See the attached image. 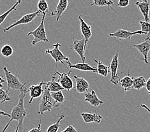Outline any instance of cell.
Segmentation results:
<instances>
[{
    "instance_id": "obj_1",
    "label": "cell",
    "mask_w": 150,
    "mask_h": 132,
    "mask_svg": "<svg viewBox=\"0 0 150 132\" xmlns=\"http://www.w3.org/2000/svg\"><path fill=\"white\" fill-rule=\"evenodd\" d=\"M28 92H29V90H28L26 87L24 88V90L21 91V94L19 96V101L17 104L13 108L11 114H10V120L6 125L5 126L3 130L1 132H5V131L7 130V128H8L9 125L10 124V123L12 121L16 120L18 121V124L17 125V128L18 129V132H24V119L26 116V111L24 108V98L26 97V95Z\"/></svg>"
},
{
    "instance_id": "obj_2",
    "label": "cell",
    "mask_w": 150,
    "mask_h": 132,
    "mask_svg": "<svg viewBox=\"0 0 150 132\" xmlns=\"http://www.w3.org/2000/svg\"><path fill=\"white\" fill-rule=\"evenodd\" d=\"M46 16V13H44L42 15V20L39 24V26L35 30L29 32L28 33V36H33V40L31 42L33 45H36L40 42H49V40L47 38L46 35V31L44 25L45 18Z\"/></svg>"
},
{
    "instance_id": "obj_3",
    "label": "cell",
    "mask_w": 150,
    "mask_h": 132,
    "mask_svg": "<svg viewBox=\"0 0 150 132\" xmlns=\"http://www.w3.org/2000/svg\"><path fill=\"white\" fill-rule=\"evenodd\" d=\"M3 71H4L5 78H6V82L7 83V86H8V89H7V91L12 89L13 90H18L20 92L24 90V88L26 87V85L28 83H22L19 80L18 77L17 75H14L12 74L10 71H9L7 69V67H3Z\"/></svg>"
},
{
    "instance_id": "obj_4",
    "label": "cell",
    "mask_w": 150,
    "mask_h": 132,
    "mask_svg": "<svg viewBox=\"0 0 150 132\" xmlns=\"http://www.w3.org/2000/svg\"><path fill=\"white\" fill-rule=\"evenodd\" d=\"M55 103L54 100L52 98L48 89L45 87L44 93L39 103V109L38 110V115H43L45 112H51L53 108H54Z\"/></svg>"
},
{
    "instance_id": "obj_5",
    "label": "cell",
    "mask_w": 150,
    "mask_h": 132,
    "mask_svg": "<svg viewBox=\"0 0 150 132\" xmlns=\"http://www.w3.org/2000/svg\"><path fill=\"white\" fill-rule=\"evenodd\" d=\"M61 46V44L59 43H56L53 45L54 48L52 49H47L45 50V53L49 54L51 56V57L55 60L56 62V67H57L58 64L59 62L62 63L64 66L67 67L65 64L63 62V61L68 62L69 61V58L67 56L65 55L62 52V51L59 50V46Z\"/></svg>"
},
{
    "instance_id": "obj_6",
    "label": "cell",
    "mask_w": 150,
    "mask_h": 132,
    "mask_svg": "<svg viewBox=\"0 0 150 132\" xmlns=\"http://www.w3.org/2000/svg\"><path fill=\"white\" fill-rule=\"evenodd\" d=\"M119 66V53H116L112 57L111 62L110 64V81L114 85H117L120 83V76L123 73H118Z\"/></svg>"
},
{
    "instance_id": "obj_7",
    "label": "cell",
    "mask_w": 150,
    "mask_h": 132,
    "mask_svg": "<svg viewBox=\"0 0 150 132\" xmlns=\"http://www.w3.org/2000/svg\"><path fill=\"white\" fill-rule=\"evenodd\" d=\"M40 12L39 11L26 14V15H24V16L21 17L20 19L17 20L16 21H14L13 23L10 25V26H9L8 27L4 28V29H3V31H4V33H6L7 31H10V29H12V28L14 27L19 26V25H22V24H27L33 22L35 18L40 15Z\"/></svg>"
},
{
    "instance_id": "obj_8",
    "label": "cell",
    "mask_w": 150,
    "mask_h": 132,
    "mask_svg": "<svg viewBox=\"0 0 150 132\" xmlns=\"http://www.w3.org/2000/svg\"><path fill=\"white\" fill-rule=\"evenodd\" d=\"M71 73V71H70L69 73H59L58 71H56L54 74L58 75V78L57 81L60 84L61 86L63 87L64 90L67 91H70L72 89H74V83L70 77V74Z\"/></svg>"
},
{
    "instance_id": "obj_9",
    "label": "cell",
    "mask_w": 150,
    "mask_h": 132,
    "mask_svg": "<svg viewBox=\"0 0 150 132\" xmlns=\"http://www.w3.org/2000/svg\"><path fill=\"white\" fill-rule=\"evenodd\" d=\"M137 34H146L141 30H137L135 31H129L125 29H118L114 33H110L109 34V36L116 38L117 40H130L135 35Z\"/></svg>"
},
{
    "instance_id": "obj_10",
    "label": "cell",
    "mask_w": 150,
    "mask_h": 132,
    "mask_svg": "<svg viewBox=\"0 0 150 132\" xmlns=\"http://www.w3.org/2000/svg\"><path fill=\"white\" fill-rule=\"evenodd\" d=\"M134 47L137 48L139 52L141 53L143 56V59H141V60H144L146 64H148V53L150 50V37L147 36L146 38L144 39V41L137 45H134Z\"/></svg>"
},
{
    "instance_id": "obj_11",
    "label": "cell",
    "mask_w": 150,
    "mask_h": 132,
    "mask_svg": "<svg viewBox=\"0 0 150 132\" xmlns=\"http://www.w3.org/2000/svg\"><path fill=\"white\" fill-rule=\"evenodd\" d=\"M70 49L74 50L80 56L82 62L85 63L86 44H85V40L84 38L81 39V40H74L72 46L70 47Z\"/></svg>"
},
{
    "instance_id": "obj_12",
    "label": "cell",
    "mask_w": 150,
    "mask_h": 132,
    "mask_svg": "<svg viewBox=\"0 0 150 132\" xmlns=\"http://www.w3.org/2000/svg\"><path fill=\"white\" fill-rule=\"evenodd\" d=\"M79 20L80 21L81 31L82 34L83 36V38L85 40L86 48L88 43H90V39L92 36L91 27L90 26H89L81 16H79Z\"/></svg>"
},
{
    "instance_id": "obj_13",
    "label": "cell",
    "mask_w": 150,
    "mask_h": 132,
    "mask_svg": "<svg viewBox=\"0 0 150 132\" xmlns=\"http://www.w3.org/2000/svg\"><path fill=\"white\" fill-rule=\"evenodd\" d=\"M45 82L44 81H41L40 83L37 85H31V86L29 88V92H30V99L29 101V104H31L33 102V99L37 98L40 97L41 95H42L43 93H44V90H43V85H45Z\"/></svg>"
},
{
    "instance_id": "obj_14",
    "label": "cell",
    "mask_w": 150,
    "mask_h": 132,
    "mask_svg": "<svg viewBox=\"0 0 150 132\" xmlns=\"http://www.w3.org/2000/svg\"><path fill=\"white\" fill-rule=\"evenodd\" d=\"M135 5L136 6L144 17V21L149 22V10L150 4L147 0L145 1H137L135 2Z\"/></svg>"
},
{
    "instance_id": "obj_15",
    "label": "cell",
    "mask_w": 150,
    "mask_h": 132,
    "mask_svg": "<svg viewBox=\"0 0 150 132\" xmlns=\"http://www.w3.org/2000/svg\"><path fill=\"white\" fill-rule=\"evenodd\" d=\"M68 64V68L71 69H77L79 71H91L93 73H97V69L95 67L91 66L90 64L88 63H77L76 64H72L71 62L69 61L67 62Z\"/></svg>"
},
{
    "instance_id": "obj_16",
    "label": "cell",
    "mask_w": 150,
    "mask_h": 132,
    "mask_svg": "<svg viewBox=\"0 0 150 132\" xmlns=\"http://www.w3.org/2000/svg\"><path fill=\"white\" fill-rule=\"evenodd\" d=\"M81 116L85 123H96L99 124L102 119V116L99 115L96 111H95L93 113L82 112Z\"/></svg>"
},
{
    "instance_id": "obj_17",
    "label": "cell",
    "mask_w": 150,
    "mask_h": 132,
    "mask_svg": "<svg viewBox=\"0 0 150 132\" xmlns=\"http://www.w3.org/2000/svg\"><path fill=\"white\" fill-rule=\"evenodd\" d=\"M84 97V101L90 103L92 106L95 107V108L102 105L103 103V102L101 101L100 99H99L98 96L96 95L95 90H92L90 92L88 91L85 93Z\"/></svg>"
},
{
    "instance_id": "obj_18",
    "label": "cell",
    "mask_w": 150,
    "mask_h": 132,
    "mask_svg": "<svg viewBox=\"0 0 150 132\" xmlns=\"http://www.w3.org/2000/svg\"><path fill=\"white\" fill-rule=\"evenodd\" d=\"M74 77L76 81V91L79 94H85L88 92V89L90 88V84L88 82L83 78L76 76V75H74Z\"/></svg>"
},
{
    "instance_id": "obj_19",
    "label": "cell",
    "mask_w": 150,
    "mask_h": 132,
    "mask_svg": "<svg viewBox=\"0 0 150 132\" xmlns=\"http://www.w3.org/2000/svg\"><path fill=\"white\" fill-rule=\"evenodd\" d=\"M68 3H69V1L67 0H60L58 2V5L56 7L55 13H53L52 15V16H56V21H59L60 17H62L63 13L65 12L68 7Z\"/></svg>"
},
{
    "instance_id": "obj_20",
    "label": "cell",
    "mask_w": 150,
    "mask_h": 132,
    "mask_svg": "<svg viewBox=\"0 0 150 132\" xmlns=\"http://www.w3.org/2000/svg\"><path fill=\"white\" fill-rule=\"evenodd\" d=\"M56 79V74H54L52 76V80L46 82L45 83V85L46 88L48 89L50 92H57L59 91H62L64 89L61 86L60 84L58 81L55 80Z\"/></svg>"
},
{
    "instance_id": "obj_21",
    "label": "cell",
    "mask_w": 150,
    "mask_h": 132,
    "mask_svg": "<svg viewBox=\"0 0 150 132\" xmlns=\"http://www.w3.org/2000/svg\"><path fill=\"white\" fill-rule=\"evenodd\" d=\"M119 83L121 87L123 88L125 91L130 90L131 89L133 88V78L130 76L129 71H128L127 76L120 80Z\"/></svg>"
},
{
    "instance_id": "obj_22",
    "label": "cell",
    "mask_w": 150,
    "mask_h": 132,
    "mask_svg": "<svg viewBox=\"0 0 150 132\" xmlns=\"http://www.w3.org/2000/svg\"><path fill=\"white\" fill-rule=\"evenodd\" d=\"M94 61L97 64V67H96V69H97V74H98L100 76L103 77L108 76L109 74V67L104 65L100 60H98L94 59Z\"/></svg>"
},
{
    "instance_id": "obj_23",
    "label": "cell",
    "mask_w": 150,
    "mask_h": 132,
    "mask_svg": "<svg viewBox=\"0 0 150 132\" xmlns=\"http://www.w3.org/2000/svg\"><path fill=\"white\" fill-rule=\"evenodd\" d=\"M51 95L55 103L54 108H58L65 101V97L64 96L62 91H59L57 92H51Z\"/></svg>"
},
{
    "instance_id": "obj_24",
    "label": "cell",
    "mask_w": 150,
    "mask_h": 132,
    "mask_svg": "<svg viewBox=\"0 0 150 132\" xmlns=\"http://www.w3.org/2000/svg\"><path fill=\"white\" fill-rule=\"evenodd\" d=\"M132 78H133V88L139 90L142 88L145 87L146 81L144 76H141Z\"/></svg>"
},
{
    "instance_id": "obj_25",
    "label": "cell",
    "mask_w": 150,
    "mask_h": 132,
    "mask_svg": "<svg viewBox=\"0 0 150 132\" xmlns=\"http://www.w3.org/2000/svg\"><path fill=\"white\" fill-rule=\"evenodd\" d=\"M20 3H21V1H17V2L15 3V4L13 5V6H12L9 10H8L5 12L2 13L1 15H0V26H1V25L3 24V22L5 20V19H6L7 17L10 15V13L14 11V10H17V7L20 4Z\"/></svg>"
},
{
    "instance_id": "obj_26",
    "label": "cell",
    "mask_w": 150,
    "mask_h": 132,
    "mask_svg": "<svg viewBox=\"0 0 150 132\" xmlns=\"http://www.w3.org/2000/svg\"><path fill=\"white\" fill-rule=\"evenodd\" d=\"M58 116H59V119H58V121H57L56 122L54 123V124H51V125L48 127L47 132H58L59 128L62 126V125L60 124V122L64 119L65 115H58Z\"/></svg>"
},
{
    "instance_id": "obj_27",
    "label": "cell",
    "mask_w": 150,
    "mask_h": 132,
    "mask_svg": "<svg viewBox=\"0 0 150 132\" xmlns=\"http://www.w3.org/2000/svg\"><path fill=\"white\" fill-rule=\"evenodd\" d=\"M91 6H108L109 9H112L113 11H115L112 6L114 5V2L112 1H108V0H94L93 3L91 5Z\"/></svg>"
},
{
    "instance_id": "obj_28",
    "label": "cell",
    "mask_w": 150,
    "mask_h": 132,
    "mask_svg": "<svg viewBox=\"0 0 150 132\" xmlns=\"http://www.w3.org/2000/svg\"><path fill=\"white\" fill-rule=\"evenodd\" d=\"M37 7H38V11L40 13H42V14L44 13L47 14L49 10H51V12H52V10L49 8L47 2L45 1V0H40V1L38 2Z\"/></svg>"
},
{
    "instance_id": "obj_29",
    "label": "cell",
    "mask_w": 150,
    "mask_h": 132,
    "mask_svg": "<svg viewBox=\"0 0 150 132\" xmlns=\"http://www.w3.org/2000/svg\"><path fill=\"white\" fill-rule=\"evenodd\" d=\"M0 52H1L3 56L5 57H9L12 55L13 53V50L10 45H4L1 47V50H0Z\"/></svg>"
},
{
    "instance_id": "obj_30",
    "label": "cell",
    "mask_w": 150,
    "mask_h": 132,
    "mask_svg": "<svg viewBox=\"0 0 150 132\" xmlns=\"http://www.w3.org/2000/svg\"><path fill=\"white\" fill-rule=\"evenodd\" d=\"M139 24H141V31L147 35L150 36V22H146V21L140 20Z\"/></svg>"
},
{
    "instance_id": "obj_31",
    "label": "cell",
    "mask_w": 150,
    "mask_h": 132,
    "mask_svg": "<svg viewBox=\"0 0 150 132\" xmlns=\"http://www.w3.org/2000/svg\"><path fill=\"white\" fill-rule=\"evenodd\" d=\"M10 101L8 93L6 90H3V88H0V103H3Z\"/></svg>"
},
{
    "instance_id": "obj_32",
    "label": "cell",
    "mask_w": 150,
    "mask_h": 132,
    "mask_svg": "<svg viewBox=\"0 0 150 132\" xmlns=\"http://www.w3.org/2000/svg\"><path fill=\"white\" fill-rule=\"evenodd\" d=\"M130 1L129 0H120L117 3V6L120 8H124V7H127L129 5Z\"/></svg>"
},
{
    "instance_id": "obj_33",
    "label": "cell",
    "mask_w": 150,
    "mask_h": 132,
    "mask_svg": "<svg viewBox=\"0 0 150 132\" xmlns=\"http://www.w3.org/2000/svg\"><path fill=\"white\" fill-rule=\"evenodd\" d=\"M28 132H42V120H40V122L39 123L37 127L34 128L33 129H31Z\"/></svg>"
},
{
    "instance_id": "obj_34",
    "label": "cell",
    "mask_w": 150,
    "mask_h": 132,
    "mask_svg": "<svg viewBox=\"0 0 150 132\" xmlns=\"http://www.w3.org/2000/svg\"><path fill=\"white\" fill-rule=\"evenodd\" d=\"M61 132H78L73 126L69 125Z\"/></svg>"
},
{
    "instance_id": "obj_35",
    "label": "cell",
    "mask_w": 150,
    "mask_h": 132,
    "mask_svg": "<svg viewBox=\"0 0 150 132\" xmlns=\"http://www.w3.org/2000/svg\"><path fill=\"white\" fill-rule=\"evenodd\" d=\"M146 90H147L148 94L150 95V78L148 79V80L146 81V86H145Z\"/></svg>"
},
{
    "instance_id": "obj_36",
    "label": "cell",
    "mask_w": 150,
    "mask_h": 132,
    "mask_svg": "<svg viewBox=\"0 0 150 132\" xmlns=\"http://www.w3.org/2000/svg\"><path fill=\"white\" fill-rule=\"evenodd\" d=\"M0 116H7V117H9L10 118V116H10V114L7 113V112L3 111V110H0Z\"/></svg>"
},
{
    "instance_id": "obj_37",
    "label": "cell",
    "mask_w": 150,
    "mask_h": 132,
    "mask_svg": "<svg viewBox=\"0 0 150 132\" xmlns=\"http://www.w3.org/2000/svg\"><path fill=\"white\" fill-rule=\"evenodd\" d=\"M5 78L3 77V76H0V88H3V83H5Z\"/></svg>"
},
{
    "instance_id": "obj_38",
    "label": "cell",
    "mask_w": 150,
    "mask_h": 132,
    "mask_svg": "<svg viewBox=\"0 0 150 132\" xmlns=\"http://www.w3.org/2000/svg\"><path fill=\"white\" fill-rule=\"evenodd\" d=\"M140 108H144V109H146V110H147V111L150 114V109L148 108V107L146 105H145V104H141V106H140Z\"/></svg>"
},
{
    "instance_id": "obj_39",
    "label": "cell",
    "mask_w": 150,
    "mask_h": 132,
    "mask_svg": "<svg viewBox=\"0 0 150 132\" xmlns=\"http://www.w3.org/2000/svg\"><path fill=\"white\" fill-rule=\"evenodd\" d=\"M15 132H18V129H17V128H16V129Z\"/></svg>"
}]
</instances>
